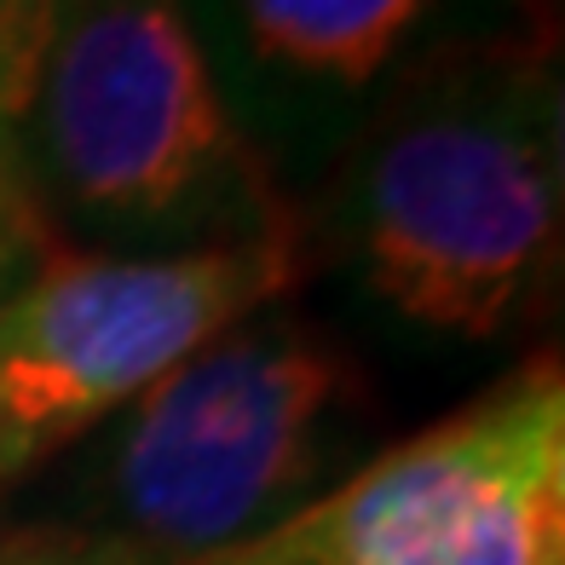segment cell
<instances>
[{
	"instance_id": "obj_1",
	"label": "cell",
	"mask_w": 565,
	"mask_h": 565,
	"mask_svg": "<svg viewBox=\"0 0 565 565\" xmlns=\"http://www.w3.org/2000/svg\"><path fill=\"white\" fill-rule=\"evenodd\" d=\"M559 41L508 30L422 64L352 134L300 209L323 260L409 341L484 352L559 300Z\"/></svg>"
},
{
	"instance_id": "obj_2",
	"label": "cell",
	"mask_w": 565,
	"mask_h": 565,
	"mask_svg": "<svg viewBox=\"0 0 565 565\" xmlns=\"http://www.w3.org/2000/svg\"><path fill=\"white\" fill-rule=\"evenodd\" d=\"M370 370L289 300L237 318L98 427L87 525L139 565H191L282 525L375 439Z\"/></svg>"
},
{
	"instance_id": "obj_3",
	"label": "cell",
	"mask_w": 565,
	"mask_h": 565,
	"mask_svg": "<svg viewBox=\"0 0 565 565\" xmlns=\"http://www.w3.org/2000/svg\"><path fill=\"white\" fill-rule=\"evenodd\" d=\"M12 157L41 225L87 237V254H191L300 225L179 0H58Z\"/></svg>"
},
{
	"instance_id": "obj_4",
	"label": "cell",
	"mask_w": 565,
	"mask_h": 565,
	"mask_svg": "<svg viewBox=\"0 0 565 565\" xmlns=\"http://www.w3.org/2000/svg\"><path fill=\"white\" fill-rule=\"evenodd\" d=\"M306 271L300 225L191 254H41L0 295V491L110 427L220 329L289 300Z\"/></svg>"
},
{
	"instance_id": "obj_5",
	"label": "cell",
	"mask_w": 565,
	"mask_h": 565,
	"mask_svg": "<svg viewBox=\"0 0 565 565\" xmlns=\"http://www.w3.org/2000/svg\"><path fill=\"white\" fill-rule=\"evenodd\" d=\"M191 565H565L559 352H531L282 525Z\"/></svg>"
},
{
	"instance_id": "obj_6",
	"label": "cell",
	"mask_w": 565,
	"mask_h": 565,
	"mask_svg": "<svg viewBox=\"0 0 565 565\" xmlns=\"http://www.w3.org/2000/svg\"><path fill=\"white\" fill-rule=\"evenodd\" d=\"M237 134L282 196L318 185L422 64L508 30H554V0H179Z\"/></svg>"
},
{
	"instance_id": "obj_7",
	"label": "cell",
	"mask_w": 565,
	"mask_h": 565,
	"mask_svg": "<svg viewBox=\"0 0 565 565\" xmlns=\"http://www.w3.org/2000/svg\"><path fill=\"white\" fill-rule=\"evenodd\" d=\"M53 23H58V0H0V145L7 150L18 139L23 110H30Z\"/></svg>"
},
{
	"instance_id": "obj_8",
	"label": "cell",
	"mask_w": 565,
	"mask_h": 565,
	"mask_svg": "<svg viewBox=\"0 0 565 565\" xmlns=\"http://www.w3.org/2000/svg\"><path fill=\"white\" fill-rule=\"evenodd\" d=\"M41 254H53V231L41 225L23 179L12 168H0V295H7L18 277H30Z\"/></svg>"
},
{
	"instance_id": "obj_9",
	"label": "cell",
	"mask_w": 565,
	"mask_h": 565,
	"mask_svg": "<svg viewBox=\"0 0 565 565\" xmlns=\"http://www.w3.org/2000/svg\"><path fill=\"white\" fill-rule=\"evenodd\" d=\"M0 565H139L134 554H121L116 543L93 536L82 525L70 531H18L0 543Z\"/></svg>"
},
{
	"instance_id": "obj_10",
	"label": "cell",
	"mask_w": 565,
	"mask_h": 565,
	"mask_svg": "<svg viewBox=\"0 0 565 565\" xmlns=\"http://www.w3.org/2000/svg\"><path fill=\"white\" fill-rule=\"evenodd\" d=\"M0 168H12V173H18V162H12V150H7V145H0Z\"/></svg>"
}]
</instances>
